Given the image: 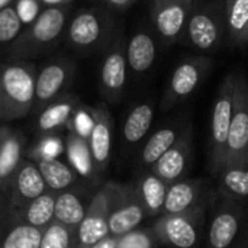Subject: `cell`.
Returning a JSON list of instances; mask_svg holds the SVG:
<instances>
[{"instance_id": "25", "label": "cell", "mask_w": 248, "mask_h": 248, "mask_svg": "<svg viewBox=\"0 0 248 248\" xmlns=\"http://www.w3.org/2000/svg\"><path fill=\"white\" fill-rule=\"evenodd\" d=\"M16 185H17V190L19 193L26 198V199H36L41 195H44L45 190V182L44 177L39 171V169L33 167V166H25L16 179Z\"/></svg>"}, {"instance_id": "40", "label": "cell", "mask_w": 248, "mask_h": 248, "mask_svg": "<svg viewBox=\"0 0 248 248\" xmlns=\"http://www.w3.org/2000/svg\"><path fill=\"white\" fill-rule=\"evenodd\" d=\"M45 7H55V6H65L74 0H39Z\"/></svg>"}, {"instance_id": "2", "label": "cell", "mask_w": 248, "mask_h": 248, "mask_svg": "<svg viewBox=\"0 0 248 248\" xmlns=\"http://www.w3.org/2000/svg\"><path fill=\"white\" fill-rule=\"evenodd\" d=\"M35 65L16 60L0 64V110L25 113L35 100Z\"/></svg>"}, {"instance_id": "12", "label": "cell", "mask_w": 248, "mask_h": 248, "mask_svg": "<svg viewBox=\"0 0 248 248\" xmlns=\"http://www.w3.org/2000/svg\"><path fill=\"white\" fill-rule=\"evenodd\" d=\"M192 7L193 0H153L151 20L167 44L174 42L183 33Z\"/></svg>"}, {"instance_id": "7", "label": "cell", "mask_w": 248, "mask_h": 248, "mask_svg": "<svg viewBox=\"0 0 248 248\" xmlns=\"http://www.w3.org/2000/svg\"><path fill=\"white\" fill-rule=\"evenodd\" d=\"M244 225V205L221 198L206 227V248H231L240 238Z\"/></svg>"}, {"instance_id": "1", "label": "cell", "mask_w": 248, "mask_h": 248, "mask_svg": "<svg viewBox=\"0 0 248 248\" xmlns=\"http://www.w3.org/2000/svg\"><path fill=\"white\" fill-rule=\"evenodd\" d=\"M68 15L70 10L65 6L45 7L38 19L12 44V55L22 60L52 48L68 25Z\"/></svg>"}, {"instance_id": "39", "label": "cell", "mask_w": 248, "mask_h": 248, "mask_svg": "<svg viewBox=\"0 0 248 248\" xmlns=\"http://www.w3.org/2000/svg\"><path fill=\"white\" fill-rule=\"evenodd\" d=\"M231 248H248V228L244 227V230H243L240 238L237 240V243H235Z\"/></svg>"}, {"instance_id": "41", "label": "cell", "mask_w": 248, "mask_h": 248, "mask_svg": "<svg viewBox=\"0 0 248 248\" xmlns=\"http://www.w3.org/2000/svg\"><path fill=\"white\" fill-rule=\"evenodd\" d=\"M13 1H15V0H0V10L4 9V7H7V6H10Z\"/></svg>"}, {"instance_id": "20", "label": "cell", "mask_w": 248, "mask_h": 248, "mask_svg": "<svg viewBox=\"0 0 248 248\" xmlns=\"http://www.w3.org/2000/svg\"><path fill=\"white\" fill-rule=\"evenodd\" d=\"M145 211L138 199H129L128 203L116 209L108 219V227H109V234L115 237H122L129 232H132L144 219Z\"/></svg>"}, {"instance_id": "22", "label": "cell", "mask_w": 248, "mask_h": 248, "mask_svg": "<svg viewBox=\"0 0 248 248\" xmlns=\"http://www.w3.org/2000/svg\"><path fill=\"white\" fill-rule=\"evenodd\" d=\"M110 126H109V118L103 110L99 112L94 121L93 131L90 134V150L97 163H105L109 158L110 154Z\"/></svg>"}, {"instance_id": "15", "label": "cell", "mask_w": 248, "mask_h": 248, "mask_svg": "<svg viewBox=\"0 0 248 248\" xmlns=\"http://www.w3.org/2000/svg\"><path fill=\"white\" fill-rule=\"evenodd\" d=\"M217 190L222 199L244 203L248 199V154L225 164L215 174Z\"/></svg>"}, {"instance_id": "10", "label": "cell", "mask_w": 248, "mask_h": 248, "mask_svg": "<svg viewBox=\"0 0 248 248\" xmlns=\"http://www.w3.org/2000/svg\"><path fill=\"white\" fill-rule=\"evenodd\" d=\"M193 160V125L187 122L174 145L151 166V171L169 186L187 177Z\"/></svg>"}, {"instance_id": "37", "label": "cell", "mask_w": 248, "mask_h": 248, "mask_svg": "<svg viewBox=\"0 0 248 248\" xmlns=\"http://www.w3.org/2000/svg\"><path fill=\"white\" fill-rule=\"evenodd\" d=\"M61 150V145H60V141H55V140H49L45 142V147H44V151L48 157H55Z\"/></svg>"}, {"instance_id": "35", "label": "cell", "mask_w": 248, "mask_h": 248, "mask_svg": "<svg viewBox=\"0 0 248 248\" xmlns=\"http://www.w3.org/2000/svg\"><path fill=\"white\" fill-rule=\"evenodd\" d=\"M74 125H76V129H77L78 135L89 137L92 134V131H93L94 121L86 110H78L76 113V118H74Z\"/></svg>"}, {"instance_id": "30", "label": "cell", "mask_w": 248, "mask_h": 248, "mask_svg": "<svg viewBox=\"0 0 248 248\" xmlns=\"http://www.w3.org/2000/svg\"><path fill=\"white\" fill-rule=\"evenodd\" d=\"M22 29L23 25L12 4L0 10V45L13 44L20 36Z\"/></svg>"}, {"instance_id": "18", "label": "cell", "mask_w": 248, "mask_h": 248, "mask_svg": "<svg viewBox=\"0 0 248 248\" xmlns=\"http://www.w3.org/2000/svg\"><path fill=\"white\" fill-rule=\"evenodd\" d=\"M187 122L189 121H186V124H173V125H167V126L157 129L148 138V141L145 142L142 148V153H141L142 163L148 167L154 166L160 160V157L166 154L174 145V142L179 140L183 129L186 128Z\"/></svg>"}, {"instance_id": "6", "label": "cell", "mask_w": 248, "mask_h": 248, "mask_svg": "<svg viewBox=\"0 0 248 248\" xmlns=\"http://www.w3.org/2000/svg\"><path fill=\"white\" fill-rule=\"evenodd\" d=\"M183 33L186 35L187 42L201 51L218 48L227 33L222 1H211L193 10L186 22Z\"/></svg>"}, {"instance_id": "16", "label": "cell", "mask_w": 248, "mask_h": 248, "mask_svg": "<svg viewBox=\"0 0 248 248\" xmlns=\"http://www.w3.org/2000/svg\"><path fill=\"white\" fill-rule=\"evenodd\" d=\"M225 32L234 46L248 45V0H222Z\"/></svg>"}, {"instance_id": "32", "label": "cell", "mask_w": 248, "mask_h": 248, "mask_svg": "<svg viewBox=\"0 0 248 248\" xmlns=\"http://www.w3.org/2000/svg\"><path fill=\"white\" fill-rule=\"evenodd\" d=\"M20 23L23 25V28H28L29 25H32L38 16L42 13V3L39 0H15L12 3Z\"/></svg>"}, {"instance_id": "14", "label": "cell", "mask_w": 248, "mask_h": 248, "mask_svg": "<svg viewBox=\"0 0 248 248\" xmlns=\"http://www.w3.org/2000/svg\"><path fill=\"white\" fill-rule=\"evenodd\" d=\"M74 65L65 58H58L46 62L35 78V100L41 105L55 99L65 84L71 80Z\"/></svg>"}, {"instance_id": "11", "label": "cell", "mask_w": 248, "mask_h": 248, "mask_svg": "<svg viewBox=\"0 0 248 248\" xmlns=\"http://www.w3.org/2000/svg\"><path fill=\"white\" fill-rule=\"evenodd\" d=\"M209 205L208 185L203 179H183L169 186L163 215H182Z\"/></svg>"}, {"instance_id": "3", "label": "cell", "mask_w": 248, "mask_h": 248, "mask_svg": "<svg viewBox=\"0 0 248 248\" xmlns=\"http://www.w3.org/2000/svg\"><path fill=\"white\" fill-rule=\"evenodd\" d=\"M237 74H230L221 83L211 116V137H209V170L215 174L224 163L228 131L231 125L234 110V93H235Z\"/></svg>"}, {"instance_id": "36", "label": "cell", "mask_w": 248, "mask_h": 248, "mask_svg": "<svg viewBox=\"0 0 248 248\" xmlns=\"http://www.w3.org/2000/svg\"><path fill=\"white\" fill-rule=\"evenodd\" d=\"M137 0H106V3L115 9V10H119V12H124L126 10L128 7H131Z\"/></svg>"}, {"instance_id": "31", "label": "cell", "mask_w": 248, "mask_h": 248, "mask_svg": "<svg viewBox=\"0 0 248 248\" xmlns=\"http://www.w3.org/2000/svg\"><path fill=\"white\" fill-rule=\"evenodd\" d=\"M20 155V144L10 138L0 150V177H7L16 167Z\"/></svg>"}, {"instance_id": "9", "label": "cell", "mask_w": 248, "mask_h": 248, "mask_svg": "<svg viewBox=\"0 0 248 248\" xmlns=\"http://www.w3.org/2000/svg\"><path fill=\"white\" fill-rule=\"evenodd\" d=\"M246 154H248V83L244 76L237 74L234 110L228 131L222 167L243 158Z\"/></svg>"}, {"instance_id": "24", "label": "cell", "mask_w": 248, "mask_h": 248, "mask_svg": "<svg viewBox=\"0 0 248 248\" xmlns=\"http://www.w3.org/2000/svg\"><path fill=\"white\" fill-rule=\"evenodd\" d=\"M39 171L44 177V182L54 190L65 189L73 182V171L70 167L54 158L42 160L39 164Z\"/></svg>"}, {"instance_id": "4", "label": "cell", "mask_w": 248, "mask_h": 248, "mask_svg": "<svg viewBox=\"0 0 248 248\" xmlns=\"http://www.w3.org/2000/svg\"><path fill=\"white\" fill-rule=\"evenodd\" d=\"M208 206L182 215H161L155 234L171 248H199L206 237Z\"/></svg>"}, {"instance_id": "38", "label": "cell", "mask_w": 248, "mask_h": 248, "mask_svg": "<svg viewBox=\"0 0 248 248\" xmlns=\"http://www.w3.org/2000/svg\"><path fill=\"white\" fill-rule=\"evenodd\" d=\"M92 248H118V241L115 238L106 237L105 240H102L97 244L92 246Z\"/></svg>"}, {"instance_id": "21", "label": "cell", "mask_w": 248, "mask_h": 248, "mask_svg": "<svg viewBox=\"0 0 248 248\" xmlns=\"http://www.w3.org/2000/svg\"><path fill=\"white\" fill-rule=\"evenodd\" d=\"M154 119V108L150 103L137 105L124 124V138L128 144L140 142L150 131Z\"/></svg>"}, {"instance_id": "33", "label": "cell", "mask_w": 248, "mask_h": 248, "mask_svg": "<svg viewBox=\"0 0 248 248\" xmlns=\"http://www.w3.org/2000/svg\"><path fill=\"white\" fill-rule=\"evenodd\" d=\"M70 247V234L68 231L58 225L54 224L51 225L41 238V247L39 248H68Z\"/></svg>"}, {"instance_id": "27", "label": "cell", "mask_w": 248, "mask_h": 248, "mask_svg": "<svg viewBox=\"0 0 248 248\" xmlns=\"http://www.w3.org/2000/svg\"><path fill=\"white\" fill-rule=\"evenodd\" d=\"M42 234L32 225H19L4 238L1 248H39Z\"/></svg>"}, {"instance_id": "34", "label": "cell", "mask_w": 248, "mask_h": 248, "mask_svg": "<svg viewBox=\"0 0 248 248\" xmlns=\"http://www.w3.org/2000/svg\"><path fill=\"white\" fill-rule=\"evenodd\" d=\"M70 160L71 163L74 164V167L83 174V176H87L89 171H90V158L87 155V150L86 147L83 145V142H78V141H74L71 145H70Z\"/></svg>"}, {"instance_id": "19", "label": "cell", "mask_w": 248, "mask_h": 248, "mask_svg": "<svg viewBox=\"0 0 248 248\" xmlns=\"http://www.w3.org/2000/svg\"><path fill=\"white\" fill-rule=\"evenodd\" d=\"M169 190V185L157 177L153 171L145 174L138 187V199L145 211L150 215H163L164 201Z\"/></svg>"}, {"instance_id": "29", "label": "cell", "mask_w": 248, "mask_h": 248, "mask_svg": "<svg viewBox=\"0 0 248 248\" xmlns=\"http://www.w3.org/2000/svg\"><path fill=\"white\" fill-rule=\"evenodd\" d=\"M109 235L108 221L102 217H90L83 219L78 230V240L83 246H94Z\"/></svg>"}, {"instance_id": "8", "label": "cell", "mask_w": 248, "mask_h": 248, "mask_svg": "<svg viewBox=\"0 0 248 248\" xmlns=\"http://www.w3.org/2000/svg\"><path fill=\"white\" fill-rule=\"evenodd\" d=\"M211 68V60L205 57H196L182 61L173 71L169 84L166 87L161 108L169 110L177 103L187 99L199 87L206 73Z\"/></svg>"}, {"instance_id": "13", "label": "cell", "mask_w": 248, "mask_h": 248, "mask_svg": "<svg viewBox=\"0 0 248 248\" xmlns=\"http://www.w3.org/2000/svg\"><path fill=\"white\" fill-rule=\"evenodd\" d=\"M126 71V41L124 36H118L110 42L100 65V84L103 93L116 99L125 87Z\"/></svg>"}, {"instance_id": "17", "label": "cell", "mask_w": 248, "mask_h": 248, "mask_svg": "<svg viewBox=\"0 0 248 248\" xmlns=\"http://www.w3.org/2000/svg\"><path fill=\"white\" fill-rule=\"evenodd\" d=\"M155 54V41L145 31L134 33L126 42V62L129 70L135 74H142L148 71L154 64Z\"/></svg>"}, {"instance_id": "5", "label": "cell", "mask_w": 248, "mask_h": 248, "mask_svg": "<svg viewBox=\"0 0 248 248\" xmlns=\"http://www.w3.org/2000/svg\"><path fill=\"white\" fill-rule=\"evenodd\" d=\"M113 20L100 9H84L73 16L67 25V42L78 52L93 51L108 42Z\"/></svg>"}, {"instance_id": "28", "label": "cell", "mask_w": 248, "mask_h": 248, "mask_svg": "<svg viewBox=\"0 0 248 248\" xmlns=\"http://www.w3.org/2000/svg\"><path fill=\"white\" fill-rule=\"evenodd\" d=\"M55 211V201L48 195H41L39 198L33 199L26 211V221L29 225L38 228L46 225L51 218L54 217Z\"/></svg>"}, {"instance_id": "23", "label": "cell", "mask_w": 248, "mask_h": 248, "mask_svg": "<svg viewBox=\"0 0 248 248\" xmlns=\"http://www.w3.org/2000/svg\"><path fill=\"white\" fill-rule=\"evenodd\" d=\"M54 215L65 225H77L84 219V206L73 193H62L55 199Z\"/></svg>"}, {"instance_id": "26", "label": "cell", "mask_w": 248, "mask_h": 248, "mask_svg": "<svg viewBox=\"0 0 248 248\" xmlns=\"http://www.w3.org/2000/svg\"><path fill=\"white\" fill-rule=\"evenodd\" d=\"M74 109V103L71 99H65V100H60L55 102L52 105H49L39 116V128L42 131H51L55 129L57 126L62 125L70 115L73 113Z\"/></svg>"}]
</instances>
